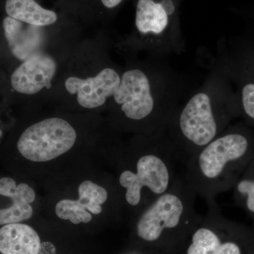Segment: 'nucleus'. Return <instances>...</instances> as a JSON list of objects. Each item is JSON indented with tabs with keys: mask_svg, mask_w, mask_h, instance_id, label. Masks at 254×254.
Wrapping results in <instances>:
<instances>
[{
	"mask_svg": "<svg viewBox=\"0 0 254 254\" xmlns=\"http://www.w3.org/2000/svg\"><path fill=\"white\" fill-rule=\"evenodd\" d=\"M188 91L187 78L164 59L153 58L125 70L113 95L115 104L132 121H142L175 112Z\"/></svg>",
	"mask_w": 254,
	"mask_h": 254,
	"instance_id": "1",
	"label": "nucleus"
},
{
	"mask_svg": "<svg viewBox=\"0 0 254 254\" xmlns=\"http://www.w3.org/2000/svg\"><path fill=\"white\" fill-rule=\"evenodd\" d=\"M207 63L210 71L206 77L188 95L177 117L181 136L199 147L205 146L216 138L222 117L237 101L225 69L215 58Z\"/></svg>",
	"mask_w": 254,
	"mask_h": 254,
	"instance_id": "2",
	"label": "nucleus"
},
{
	"mask_svg": "<svg viewBox=\"0 0 254 254\" xmlns=\"http://www.w3.org/2000/svg\"><path fill=\"white\" fill-rule=\"evenodd\" d=\"M182 1L137 0L135 46L160 59L185 53L186 39L180 20Z\"/></svg>",
	"mask_w": 254,
	"mask_h": 254,
	"instance_id": "3",
	"label": "nucleus"
},
{
	"mask_svg": "<svg viewBox=\"0 0 254 254\" xmlns=\"http://www.w3.org/2000/svg\"><path fill=\"white\" fill-rule=\"evenodd\" d=\"M76 140V131L69 123L61 118H48L26 128L17 148L25 158L42 163L64 154Z\"/></svg>",
	"mask_w": 254,
	"mask_h": 254,
	"instance_id": "4",
	"label": "nucleus"
},
{
	"mask_svg": "<svg viewBox=\"0 0 254 254\" xmlns=\"http://www.w3.org/2000/svg\"><path fill=\"white\" fill-rule=\"evenodd\" d=\"M169 173L161 159L153 155L141 157L137 163V173L126 170L120 177L122 187L127 189L126 200L131 205H136L141 200L143 187H148L153 193L161 194L168 189Z\"/></svg>",
	"mask_w": 254,
	"mask_h": 254,
	"instance_id": "5",
	"label": "nucleus"
},
{
	"mask_svg": "<svg viewBox=\"0 0 254 254\" xmlns=\"http://www.w3.org/2000/svg\"><path fill=\"white\" fill-rule=\"evenodd\" d=\"M120 72L113 67L103 68L94 77H69L65 81L66 91L77 94L78 103L83 108L93 109L103 106L112 98L121 81Z\"/></svg>",
	"mask_w": 254,
	"mask_h": 254,
	"instance_id": "6",
	"label": "nucleus"
},
{
	"mask_svg": "<svg viewBox=\"0 0 254 254\" xmlns=\"http://www.w3.org/2000/svg\"><path fill=\"white\" fill-rule=\"evenodd\" d=\"M183 210L182 202L176 195H162L140 218L137 225L138 237L148 242L158 240L164 229L178 225Z\"/></svg>",
	"mask_w": 254,
	"mask_h": 254,
	"instance_id": "7",
	"label": "nucleus"
},
{
	"mask_svg": "<svg viewBox=\"0 0 254 254\" xmlns=\"http://www.w3.org/2000/svg\"><path fill=\"white\" fill-rule=\"evenodd\" d=\"M249 142L244 135L229 133L215 138L200 154L198 162L202 173L208 178H216L228 162L243 156L248 148Z\"/></svg>",
	"mask_w": 254,
	"mask_h": 254,
	"instance_id": "8",
	"label": "nucleus"
},
{
	"mask_svg": "<svg viewBox=\"0 0 254 254\" xmlns=\"http://www.w3.org/2000/svg\"><path fill=\"white\" fill-rule=\"evenodd\" d=\"M78 200L63 199L55 207V213L60 219L70 220L73 224L88 223L92 214L102 212L101 205L108 199V192L103 187L86 180L78 187Z\"/></svg>",
	"mask_w": 254,
	"mask_h": 254,
	"instance_id": "9",
	"label": "nucleus"
},
{
	"mask_svg": "<svg viewBox=\"0 0 254 254\" xmlns=\"http://www.w3.org/2000/svg\"><path fill=\"white\" fill-rule=\"evenodd\" d=\"M56 69V63L53 58L36 53L15 70L11 75V86L22 94H36L43 88L49 89Z\"/></svg>",
	"mask_w": 254,
	"mask_h": 254,
	"instance_id": "10",
	"label": "nucleus"
},
{
	"mask_svg": "<svg viewBox=\"0 0 254 254\" xmlns=\"http://www.w3.org/2000/svg\"><path fill=\"white\" fill-rule=\"evenodd\" d=\"M0 195L11 198L12 205L0 209V226L19 223L31 218L33 209L31 203L36 199V193L31 187L24 183L16 185L9 177L0 179Z\"/></svg>",
	"mask_w": 254,
	"mask_h": 254,
	"instance_id": "11",
	"label": "nucleus"
},
{
	"mask_svg": "<svg viewBox=\"0 0 254 254\" xmlns=\"http://www.w3.org/2000/svg\"><path fill=\"white\" fill-rule=\"evenodd\" d=\"M4 36L11 53L20 60H26L38 53L43 37L39 26L7 16L3 21Z\"/></svg>",
	"mask_w": 254,
	"mask_h": 254,
	"instance_id": "12",
	"label": "nucleus"
},
{
	"mask_svg": "<svg viewBox=\"0 0 254 254\" xmlns=\"http://www.w3.org/2000/svg\"><path fill=\"white\" fill-rule=\"evenodd\" d=\"M41 240L36 230L21 223L8 224L0 228V253L38 254Z\"/></svg>",
	"mask_w": 254,
	"mask_h": 254,
	"instance_id": "13",
	"label": "nucleus"
},
{
	"mask_svg": "<svg viewBox=\"0 0 254 254\" xmlns=\"http://www.w3.org/2000/svg\"><path fill=\"white\" fill-rule=\"evenodd\" d=\"M5 10L9 17L39 27L58 20L56 13L42 7L35 0H6Z\"/></svg>",
	"mask_w": 254,
	"mask_h": 254,
	"instance_id": "14",
	"label": "nucleus"
},
{
	"mask_svg": "<svg viewBox=\"0 0 254 254\" xmlns=\"http://www.w3.org/2000/svg\"><path fill=\"white\" fill-rule=\"evenodd\" d=\"M187 254H241L236 244H222L218 236L208 229L197 230L192 237V244Z\"/></svg>",
	"mask_w": 254,
	"mask_h": 254,
	"instance_id": "15",
	"label": "nucleus"
},
{
	"mask_svg": "<svg viewBox=\"0 0 254 254\" xmlns=\"http://www.w3.org/2000/svg\"><path fill=\"white\" fill-rule=\"evenodd\" d=\"M237 189L241 193L247 195V208L254 213V182L247 180L241 182Z\"/></svg>",
	"mask_w": 254,
	"mask_h": 254,
	"instance_id": "16",
	"label": "nucleus"
},
{
	"mask_svg": "<svg viewBox=\"0 0 254 254\" xmlns=\"http://www.w3.org/2000/svg\"><path fill=\"white\" fill-rule=\"evenodd\" d=\"M38 254H56V248L50 242H43L41 244Z\"/></svg>",
	"mask_w": 254,
	"mask_h": 254,
	"instance_id": "17",
	"label": "nucleus"
},
{
	"mask_svg": "<svg viewBox=\"0 0 254 254\" xmlns=\"http://www.w3.org/2000/svg\"><path fill=\"white\" fill-rule=\"evenodd\" d=\"M100 1L107 9H113L121 4L124 0H100Z\"/></svg>",
	"mask_w": 254,
	"mask_h": 254,
	"instance_id": "18",
	"label": "nucleus"
},
{
	"mask_svg": "<svg viewBox=\"0 0 254 254\" xmlns=\"http://www.w3.org/2000/svg\"><path fill=\"white\" fill-rule=\"evenodd\" d=\"M1 136H2V131L0 129V138H1Z\"/></svg>",
	"mask_w": 254,
	"mask_h": 254,
	"instance_id": "19",
	"label": "nucleus"
}]
</instances>
